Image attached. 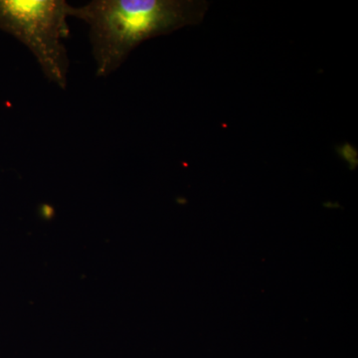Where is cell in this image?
<instances>
[{"instance_id":"cell-1","label":"cell","mask_w":358,"mask_h":358,"mask_svg":"<svg viewBox=\"0 0 358 358\" xmlns=\"http://www.w3.org/2000/svg\"><path fill=\"white\" fill-rule=\"evenodd\" d=\"M207 4L193 0H93L69 7L84 21L98 77H109L141 42L202 20Z\"/></svg>"},{"instance_id":"cell-2","label":"cell","mask_w":358,"mask_h":358,"mask_svg":"<svg viewBox=\"0 0 358 358\" xmlns=\"http://www.w3.org/2000/svg\"><path fill=\"white\" fill-rule=\"evenodd\" d=\"M69 4L65 0H0V29L29 49L44 76L67 89Z\"/></svg>"}]
</instances>
